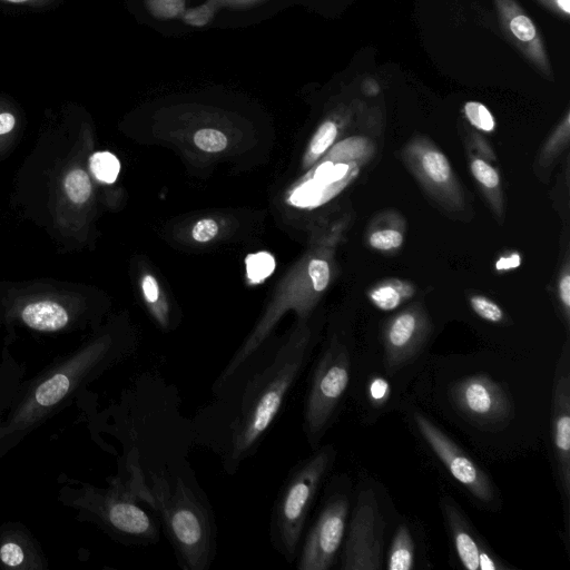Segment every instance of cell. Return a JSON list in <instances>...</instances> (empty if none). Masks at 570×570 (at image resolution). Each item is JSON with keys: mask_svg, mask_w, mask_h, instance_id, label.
I'll list each match as a JSON object with an SVG mask.
<instances>
[{"mask_svg": "<svg viewBox=\"0 0 570 570\" xmlns=\"http://www.w3.org/2000/svg\"><path fill=\"white\" fill-rule=\"evenodd\" d=\"M274 268V257L268 253L261 252L246 258L247 275L253 282L266 278L273 273Z\"/></svg>", "mask_w": 570, "mask_h": 570, "instance_id": "24", "label": "cell"}, {"mask_svg": "<svg viewBox=\"0 0 570 570\" xmlns=\"http://www.w3.org/2000/svg\"><path fill=\"white\" fill-rule=\"evenodd\" d=\"M543 7L556 13L562 19H569L570 0H537Z\"/></svg>", "mask_w": 570, "mask_h": 570, "instance_id": "33", "label": "cell"}, {"mask_svg": "<svg viewBox=\"0 0 570 570\" xmlns=\"http://www.w3.org/2000/svg\"><path fill=\"white\" fill-rule=\"evenodd\" d=\"M337 135V125L333 120L324 121L315 132L311 145L309 151L314 157L323 154L334 141Z\"/></svg>", "mask_w": 570, "mask_h": 570, "instance_id": "25", "label": "cell"}, {"mask_svg": "<svg viewBox=\"0 0 570 570\" xmlns=\"http://www.w3.org/2000/svg\"><path fill=\"white\" fill-rule=\"evenodd\" d=\"M473 311L483 320L499 323L503 318L502 309L492 301L483 296H473L470 299Z\"/></svg>", "mask_w": 570, "mask_h": 570, "instance_id": "29", "label": "cell"}, {"mask_svg": "<svg viewBox=\"0 0 570 570\" xmlns=\"http://www.w3.org/2000/svg\"><path fill=\"white\" fill-rule=\"evenodd\" d=\"M421 166L425 175L434 183L443 184L451 176V166L446 157L438 150H428L421 158Z\"/></svg>", "mask_w": 570, "mask_h": 570, "instance_id": "18", "label": "cell"}, {"mask_svg": "<svg viewBox=\"0 0 570 570\" xmlns=\"http://www.w3.org/2000/svg\"><path fill=\"white\" fill-rule=\"evenodd\" d=\"M471 171L476 180L487 188H494L499 185V175L497 170L483 159H473L471 163Z\"/></svg>", "mask_w": 570, "mask_h": 570, "instance_id": "30", "label": "cell"}, {"mask_svg": "<svg viewBox=\"0 0 570 570\" xmlns=\"http://www.w3.org/2000/svg\"><path fill=\"white\" fill-rule=\"evenodd\" d=\"M219 9V6L214 0H206L197 7L186 8L180 19L191 27H205L214 19Z\"/></svg>", "mask_w": 570, "mask_h": 570, "instance_id": "23", "label": "cell"}, {"mask_svg": "<svg viewBox=\"0 0 570 570\" xmlns=\"http://www.w3.org/2000/svg\"><path fill=\"white\" fill-rule=\"evenodd\" d=\"M414 422L423 439L448 468L450 473L475 498L488 502L493 497L488 475L446 434L421 413H414Z\"/></svg>", "mask_w": 570, "mask_h": 570, "instance_id": "10", "label": "cell"}, {"mask_svg": "<svg viewBox=\"0 0 570 570\" xmlns=\"http://www.w3.org/2000/svg\"><path fill=\"white\" fill-rule=\"evenodd\" d=\"M443 511L461 563L469 570H479L483 550L475 541L468 522L451 503H444Z\"/></svg>", "mask_w": 570, "mask_h": 570, "instance_id": "14", "label": "cell"}, {"mask_svg": "<svg viewBox=\"0 0 570 570\" xmlns=\"http://www.w3.org/2000/svg\"><path fill=\"white\" fill-rule=\"evenodd\" d=\"M16 124V119L10 112L0 114V135L9 132Z\"/></svg>", "mask_w": 570, "mask_h": 570, "instance_id": "39", "label": "cell"}, {"mask_svg": "<svg viewBox=\"0 0 570 570\" xmlns=\"http://www.w3.org/2000/svg\"><path fill=\"white\" fill-rule=\"evenodd\" d=\"M382 517L371 489L357 495L348 525L342 566L343 570H377L382 568Z\"/></svg>", "mask_w": 570, "mask_h": 570, "instance_id": "8", "label": "cell"}, {"mask_svg": "<svg viewBox=\"0 0 570 570\" xmlns=\"http://www.w3.org/2000/svg\"><path fill=\"white\" fill-rule=\"evenodd\" d=\"M63 186L67 196L75 204L85 203L91 194L90 179L87 173L79 168L67 174Z\"/></svg>", "mask_w": 570, "mask_h": 570, "instance_id": "20", "label": "cell"}, {"mask_svg": "<svg viewBox=\"0 0 570 570\" xmlns=\"http://www.w3.org/2000/svg\"><path fill=\"white\" fill-rule=\"evenodd\" d=\"M372 303L383 311H391L401 303V294L392 286H382L374 289L371 295Z\"/></svg>", "mask_w": 570, "mask_h": 570, "instance_id": "27", "label": "cell"}, {"mask_svg": "<svg viewBox=\"0 0 570 570\" xmlns=\"http://www.w3.org/2000/svg\"><path fill=\"white\" fill-rule=\"evenodd\" d=\"M28 549L18 538H6L0 544V562L6 568L30 569Z\"/></svg>", "mask_w": 570, "mask_h": 570, "instance_id": "17", "label": "cell"}, {"mask_svg": "<svg viewBox=\"0 0 570 570\" xmlns=\"http://www.w3.org/2000/svg\"><path fill=\"white\" fill-rule=\"evenodd\" d=\"M501 28L508 40L540 72L553 80V70L541 32L517 0H493Z\"/></svg>", "mask_w": 570, "mask_h": 570, "instance_id": "11", "label": "cell"}, {"mask_svg": "<svg viewBox=\"0 0 570 570\" xmlns=\"http://www.w3.org/2000/svg\"><path fill=\"white\" fill-rule=\"evenodd\" d=\"M107 342H97L61 361L42 375L0 422V456L18 444L85 383L117 363Z\"/></svg>", "mask_w": 570, "mask_h": 570, "instance_id": "3", "label": "cell"}, {"mask_svg": "<svg viewBox=\"0 0 570 570\" xmlns=\"http://www.w3.org/2000/svg\"><path fill=\"white\" fill-rule=\"evenodd\" d=\"M362 92L368 97H375L380 94L381 87L374 78H365L361 85Z\"/></svg>", "mask_w": 570, "mask_h": 570, "instance_id": "37", "label": "cell"}, {"mask_svg": "<svg viewBox=\"0 0 570 570\" xmlns=\"http://www.w3.org/2000/svg\"><path fill=\"white\" fill-rule=\"evenodd\" d=\"M219 8L246 9L263 2L264 0H214Z\"/></svg>", "mask_w": 570, "mask_h": 570, "instance_id": "35", "label": "cell"}, {"mask_svg": "<svg viewBox=\"0 0 570 570\" xmlns=\"http://www.w3.org/2000/svg\"><path fill=\"white\" fill-rule=\"evenodd\" d=\"M194 142L202 150L216 153L223 150L227 146V138L219 130L204 128L194 135Z\"/></svg>", "mask_w": 570, "mask_h": 570, "instance_id": "26", "label": "cell"}, {"mask_svg": "<svg viewBox=\"0 0 570 570\" xmlns=\"http://www.w3.org/2000/svg\"><path fill=\"white\" fill-rule=\"evenodd\" d=\"M423 337V322L411 312L396 316L385 333V367L394 374L419 352Z\"/></svg>", "mask_w": 570, "mask_h": 570, "instance_id": "13", "label": "cell"}, {"mask_svg": "<svg viewBox=\"0 0 570 570\" xmlns=\"http://www.w3.org/2000/svg\"><path fill=\"white\" fill-rule=\"evenodd\" d=\"M464 115L469 122L475 128L491 132L495 128V120L491 111L479 101H468L464 107Z\"/></svg>", "mask_w": 570, "mask_h": 570, "instance_id": "22", "label": "cell"}, {"mask_svg": "<svg viewBox=\"0 0 570 570\" xmlns=\"http://www.w3.org/2000/svg\"><path fill=\"white\" fill-rule=\"evenodd\" d=\"M218 233V224L212 218L199 220L191 230V236L197 242H208Z\"/></svg>", "mask_w": 570, "mask_h": 570, "instance_id": "32", "label": "cell"}, {"mask_svg": "<svg viewBox=\"0 0 570 570\" xmlns=\"http://www.w3.org/2000/svg\"><path fill=\"white\" fill-rule=\"evenodd\" d=\"M414 563V542L410 530L402 524L397 528L387 556L389 570H410Z\"/></svg>", "mask_w": 570, "mask_h": 570, "instance_id": "16", "label": "cell"}, {"mask_svg": "<svg viewBox=\"0 0 570 570\" xmlns=\"http://www.w3.org/2000/svg\"><path fill=\"white\" fill-rule=\"evenodd\" d=\"M142 289L146 296V299L150 303H154L158 298V285L156 279L150 276L146 275L142 281Z\"/></svg>", "mask_w": 570, "mask_h": 570, "instance_id": "34", "label": "cell"}, {"mask_svg": "<svg viewBox=\"0 0 570 570\" xmlns=\"http://www.w3.org/2000/svg\"><path fill=\"white\" fill-rule=\"evenodd\" d=\"M370 245L380 250L397 248L403 243V235L395 229H381L370 236Z\"/></svg>", "mask_w": 570, "mask_h": 570, "instance_id": "28", "label": "cell"}, {"mask_svg": "<svg viewBox=\"0 0 570 570\" xmlns=\"http://www.w3.org/2000/svg\"><path fill=\"white\" fill-rule=\"evenodd\" d=\"M451 395L466 417L483 426L504 423L513 413L505 391L487 375H472L456 382Z\"/></svg>", "mask_w": 570, "mask_h": 570, "instance_id": "9", "label": "cell"}, {"mask_svg": "<svg viewBox=\"0 0 570 570\" xmlns=\"http://www.w3.org/2000/svg\"><path fill=\"white\" fill-rule=\"evenodd\" d=\"M130 475L135 476V475H145L144 472L141 470H139L136 465H131L130 468ZM147 483V481H146ZM145 502L146 504L150 508H151V504H153V501H151V495H150V492L148 490V487H147V495H146V499H145Z\"/></svg>", "mask_w": 570, "mask_h": 570, "instance_id": "41", "label": "cell"}, {"mask_svg": "<svg viewBox=\"0 0 570 570\" xmlns=\"http://www.w3.org/2000/svg\"><path fill=\"white\" fill-rule=\"evenodd\" d=\"M314 450L291 469L271 514L272 546L288 563L296 560L309 512L335 459L331 444Z\"/></svg>", "mask_w": 570, "mask_h": 570, "instance_id": "4", "label": "cell"}, {"mask_svg": "<svg viewBox=\"0 0 570 570\" xmlns=\"http://www.w3.org/2000/svg\"><path fill=\"white\" fill-rule=\"evenodd\" d=\"M311 347L307 333H298L248 372L225 455L227 472L255 453L305 370Z\"/></svg>", "mask_w": 570, "mask_h": 570, "instance_id": "1", "label": "cell"}, {"mask_svg": "<svg viewBox=\"0 0 570 570\" xmlns=\"http://www.w3.org/2000/svg\"><path fill=\"white\" fill-rule=\"evenodd\" d=\"M21 320L35 331L57 332L67 326L69 314L62 305L53 301H38L23 307Z\"/></svg>", "mask_w": 570, "mask_h": 570, "instance_id": "15", "label": "cell"}, {"mask_svg": "<svg viewBox=\"0 0 570 570\" xmlns=\"http://www.w3.org/2000/svg\"><path fill=\"white\" fill-rule=\"evenodd\" d=\"M2 2L16 3V4H28V6H45L55 0H0Z\"/></svg>", "mask_w": 570, "mask_h": 570, "instance_id": "40", "label": "cell"}, {"mask_svg": "<svg viewBox=\"0 0 570 570\" xmlns=\"http://www.w3.org/2000/svg\"><path fill=\"white\" fill-rule=\"evenodd\" d=\"M311 374L303 407V431L309 446L316 449L332 424L350 383L347 347L340 342H331Z\"/></svg>", "mask_w": 570, "mask_h": 570, "instance_id": "6", "label": "cell"}, {"mask_svg": "<svg viewBox=\"0 0 570 570\" xmlns=\"http://www.w3.org/2000/svg\"><path fill=\"white\" fill-rule=\"evenodd\" d=\"M559 296L564 308L568 311L570 306V276L563 275L559 282Z\"/></svg>", "mask_w": 570, "mask_h": 570, "instance_id": "36", "label": "cell"}, {"mask_svg": "<svg viewBox=\"0 0 570 570\" xmlns=\"http://www.w3.org/2000/svg\"><path fill=\"white\" fill-rule=\"evenodd\" d=\"M308 274L315 291H323L330 282V268L323 259H312L308 264Z\"/></svg>", "mask_w": 570, "mask_h": 570, "instance_id": "31", "label": "cell"}, {"mask_svg": "<svg viewBox=\"0 0 570 570\" xmlns=\"http://www.w3.org/2000/svg\"><path fill=\"white\" fill-rule=\"evenodd\" d=\"M332 165L331 164H324L322 165L316 174H315V178L316 179H324L325 177L330 176L332 174Z\"/></svg>", "mask_w": 570, "mask_h": 570, "instance_id": "42", "label": "cell"}, {"mask_svg": "<svg viewBox=\"0 0 570 570\" xmlns=\"http://www.w3.org/2000/svg\"><path fill=\"white\" fill-rule=\"evenodd\" d=\"M145 4L158 20L178 19L186 10V0H145Z\"/></svg>", "mask_w": 570, "mask_h": 570, "instance_id": "21", "label": "cell"}, {"mask_svg": "<svg viewBox=\"0 0 570 570\" xmlns=\"http://www.w3.org/2000/svg\"><path fill=\"white\" fill-rule=\"evenodd\" d=\"M151 508L184 570H207L217 548V529L203 492L183 475L149 472Z\"/></svg>", "mask_w": 570, "mask_h": 570, "instance_id": "2", "label": "cell"}, {"mask_svg": "<svg viewBox=\"0 0 570 570\" xmlns=\"http://www.w3.org/2000/svg\"><path fill=\"white\" fill-rule=\"evenodd\" d=\"M90 169L97 179L111 184L119 174L120 163L114 154L99 151L90 157Z\"/></svg>", "mask_w": 570, "mask_h": 570, "instance_id": "19", "label": "cell"}, {"mask_svg": "<svg viewBox=\"0 0 570 570\" xmlns=\"http://www.w3.org/2000/svg\"><path fill=\"white\" fill-rule=\"evenodd\" d=\"M551 426L561 494L567 510L570 497V379L567 355H562L557 366Z\"/></svg>", "mask_w": 570, "mask_h": 570, "instance_id": "12", "label": "cell"}, {"mask_svg": "<svg viewBox=\"0 0 570 570\" xmlns=\"http://www.w3.org/2000/svg\"><path fill=\"white\" fill-rule=\"evenodd\" d=\"M520 256L514 253L512 255H510L509 257H502L500 258L498 262H497V269L499 271H503V269H511V268H515L520 265Z\"/></svg>", "mask_w": 570, "mask_h": 570, "instance_id": "38", "label": "cell"}, {"mask_svg": "<svg viewBox=\"0 0 570 570\" xmlns=\"http://www.w3.org/2000/svg\"><path fill=\"white\" fill-rule=\"evenodd\" d=\"M145 480L116 479L105 490H90L85 507L106 531L131 544H155L160 521L145 503ZM147 505V504H146ZM148 507V505H147Z\"/></svg>", "mask_w": 570, "mask_h": 570, "instance_id": "5", "label": "cell"}, {"mask_svg": "<svg viewBox=\"0 0 570 570\" xmlns=\"http://www.w3.org/2000/svg\"><path fill=\"white\" fill-rule=\"evenodd\" d=\"M348 510L345 494L335 492L326 498L303 535L295 560L298 570H328L333 567L346 532Z\"/></svg>", "mask_w": 570, "mask_h": 570, "instance_id": "7", "label": "cell"}]
</instances>
